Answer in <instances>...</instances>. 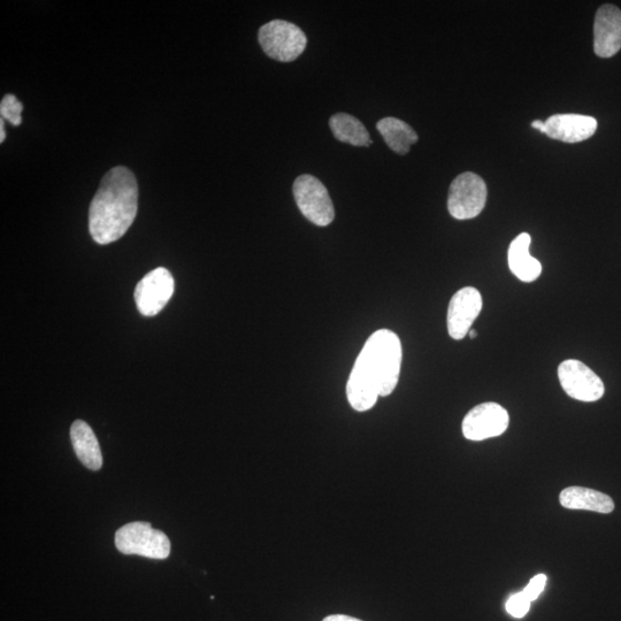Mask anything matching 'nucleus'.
Listing matches in <instances>:
<instances>
[{
    "mask_svg": "<svg viewBox=\"0 0 621 621\" xmlns=\"http://www.w3.org/2000/svg\"><path fill=\"white\" fill-rule=\"evenodd\" d=\"M403 350L400 337L388 329L375 332L364 345L347 385L352 409L371 410L380 396H389L400 380Z\"/></svg>",
    "mask_w": 621,
    "mask_h": 621,
    "instance_id": "f257e3e1",
    "label": "nucleus"
},
{
    "mask_svg": "<svg viewBox=\"0 0 621 621\" xmlns=\"http://www.w3.org/2000/svg\"><path fill=\"white\" fill-rule=\"evenodd\" d=\"M138 209V186L128 168L118 166L104 175L92 198L89 230L97 244L118 241L135 221Z\"/></svg>",
    "mask_w": 621,
    "mask_h": 621,
    "instance_id": "f03ea898",
    "label": "nucleus"
},
{
    "mask_svg": "<svg viewBox=\"0 0 621 621\" xmlns=\"http://www.w3.org/2000/svg\"><path fill=\"white\" fill-rule=\"evenodd\" d=\"M258 40L266 55L281 63H291L302 55L308 37L294 23L274 20L259 29Z\"/></svg>",
    "mask_w": 621,
    "mask_h": 621,
    "instance_id": "7ed1b4c3",
    "label": "nucleus"
},
{
    "mask_svg": "<svg viewBox=\"0 0 621 621\" xmlns=\"http://www.w3.org/2000/svg\"><path fill=\"white\" fill-rule=\"evenodd\" d=\"M115 546L125 555H138L151 559H166L171 554V541L167 535L148 523H130L115 533Z\"/></svg>",
    "mask_w": 621,
    "mask_h": 621,
    "instance_id": "20e7f679",
    "label": "nucleus"
},
{
    "mask_svg": "<svg viewBox=\"0 0 621 621\" xmlns=\"http://www.w3.org/2000/svg\"><path fill=\"white\" fill-rule=\"evenodd\" d=\"M293 191L298 209L306 219L319 227L332 224L335 210L324 183L312 175H301L296 179Z\"/></svg>",
    "mask_w": 621,
    "mask_h": 621,
    "instance_id": "39448f33",
    "label": "nucleus"
},
{
    "mask_svg": "<svg viewBox=\"0 0 621 621\" xmlns=\"http://www.w3.org/2000/svg\"><path fill=\"white\" fill-rule=\"evenodd\" d=\"M488 190L481 176L466 172L452 181L448 210L451 217L457 220H469L478 217L485 209Z\"/></svg>",
    "mask_w": 621,
    "mask_h": 621,
    "instance_id": "423d86ee",
    "label": "nucleus"
},
{
    "mask_svg": "<svg viewBox=\"0 0 621 621\" xmlns=\"http://www.w3.org/2000/svg\"><path fill=\"white\" fill-rule=\"evenodd\" d=\"M558 378L567 395L580 402H596L604 395V383L579 360H565L558 367Z\"/></svg>",
    "mask_w": 621,
    "mask_h": 621,
    "instance_id": "0eeeda50",
    "label": "nucleus"
},
{
    "mask_svg": "<svg viewBox=\"0 0 621 621\" xmlns=\"http://www.w3.org/2000/svg\"><path fill=\"white\" fill-rule=\"evenodd\" d=\"M174 293V279L164 267L156 268L138 282L135 302L145 317H155L165 308Z\"/></svg>",
    "mask_w": 621,
    "mask_h": 621,
    "instance_id": "6e6552de",
    "label": "nucleus"
},
{
    "mask_svg": "<svg viewBox=\"0 0 621 621\" xmlns=\"http://www.w3.org/2000/svg\"><path fill=\"white\" fill-rule=\"evenodd\" d=\"M509 413L497 403H482L466 414L463 434L467 440L483 441L500 436L509 427Z\"/></svg>",
    "mask_w": 621,
    "mask_h": 621,
    "instance_id": "1a4fd4ad",
    "label": "nucleus"
},
{
    "mask_svg": "<svg viewBox=\"0 0 621 621\" xmlns=\"http://www.w3.org/2000/svg\"><path fill=\"white\" fill-rule=\"evenodd\" d=\"M482 310V297L478 289L466 287L452 296L448 309V332L459 341L470 333L475 319Z\"/></svg>",
    "mask_w": 621,
    "mask_h": 621,
    "instance_id": "9d476101",
    "label": "nucleus"
},
{
    "mask_svg": "<svg viewBox=\"0 0 621 621\" xmlns=\"http://www.w3.org/2000/svg\"><path fill=\"white\" fill-rule=\"evenodd\" d=\"M621 49V11L615 5L598 9L594 23V51L598 57L611 58Z\"/></svg>",
    "mask_w": 621,
    "mask_h": 621,
    "instance_id": "9b49d317",
    "label": "nucleus"
},
{
    "mask_svg": "<svg viewBox=\"0 0 621 621\" xmlns=\"http://www.w3.org/2000/svg\"><path fill=\"white\" fill-rule=\"evenodd\" d=\"M597 120L581 114H555L546 121L544 134L565 143H579L592 137Z\"/></svg>",
    "mask_w": 621,
    "mask_h": 621,
    "instance_id": "f8f14e48",
    "label": "nucleus"
},
{
    "mask_svg": "<svg viewBox=\"0 0 621 621\" xmlns=\"http://www.w3.org/2000/svg\"><path fill=\"white\" fill-rule=\"evenodd\" d=\"M559 502L565 509L593 511L604 515L615 510V502L610 496L584 487L565 488L559 495Z\"/></svg>",
    "mask_w": 621,
    "mask_h": 621,
    "instance_id": "ddd939ff",
    "label": "nucleus"
},
{
    "mask_svg": "<svg viewBox=\"0 0 621 621\" xmlns=\"http://www.w3.org/2000/svg\"><path fill=\"white\" fill-rule=\"evenodd\" d=\"M532 239L527 233L520 234L509 248V267L520 281L534 282L542 273V265L529 253Z\"/></svg>",
    "mask_w": 621,
    "mask_h": 621,
    "instance_id": "4468645a",
    "label": "nucleus"
},
{
    "mask_svg": "<svg viewBox=\"0 0 621 621\" xmlns=\"http://www.w3.org/2000/svg\"><path fill=\"white\" fill-rule=\"evenodd\" d=\"M71 439L76 456L91 471H99L103 466V456L97 437L91 427L83 420H76L71 428Z\"/></svg>",
    "mask_w": 621,
    "mask_h": 621,
    "instance_id": "2eb2a0df",
    "label": "nucleus"
},
{
    "mask_svg": "<svg viewBox=\"0 0 621 621\" xmlns=\"http://www.w3.org/2000/svg\"><path fill=\"white\" fill-rule=\"evenodd\" d=\"M377 129L388 147L397 155H406L411 145L418 142L417 133L406 122L397 118L388 117L380 120Z\"/></svg>",
    "mask_w": 621,
    "mask_h": 621,
    "instance_id": "dca6fc26",
    "label": "nucleus"
},
{
    "mask_svg": "<svg viewBox=\"0 0 621 621\" xmlns=\"http://www.w3.org/2000/svg\"><path fill=\"white\" fill-rule=\"evenodd\" d=\"M329 127L337 141L355 145V147H370L372 144L367 129L354 115L347 113L334 114L329 120Z\"/></svg>",
    "mask_w": 621,
    "mask_h": 621,
    "instance_id": "f3484780",
    "label": "nucleus"
},
{
    "mask_svg": "<svg viewBox=\"0 0 621 621\" xmlns=\"http://www.w3.org/2000/svg\"><path fill=\"white\" fill-rule=\"evenodd\" d=\"M23 105L14 95H6L0 103V114L2 119L10 121L14 126H20L22 122L21 113Z\"/></svg>",
    "mask_w": 621,
    "mask_h": 621,
    "instance_id": "a211bd4d",
    "label": "nucleus"
},
{
    "mask_svg": "<svg viewBox=\"0 0 621 621\" xmlns=\"http://www.w3.org/2000/svg\"><path fill=\"white\" fill-rule=\"evenodd\" d=\"M531 603L524 592H521L510 597V600L506 603V610H508L511 616L521 618L529 611Z\"/></svg>",
    "mask_w": 621,
    "mask_h": 621,
    "instance_id": "6ab92c4d",
    "label": "nucleus"
},
{
    "mask_svg": "<svg viewBox=\"0 0 621 621\" xmlns=\"http://www.w3.org/2000/svg\"><path fill=\"white\" fill-rule=\"evenodd\" d=\"M547 577L544 574L536 575L529 584L524 589V594L527 596L528 600L533 602L538 598L546 587Z\"/></svg>",
    "mask_w": 621,
    "mask_h": 621,
    "instance_id": "aec40b11",
    "label": "nucleus"
},
{
    "mask_svg": "<svg viewBox=\"0 0 621 621\" xmlns=\"http://www.w3.org/2000/svg\"><path fill=\"white\" fill-rule=\"evenodd\" d=\"M322 621H362V620H359L357 618L350 617V616H345V615H333V616H328Z\"/></svg>",
    "mask_w": 621,
    "mask_h": 621,
    "instance_id": "412c9836",
    "label": "nucleus"
},
{
    "mask_svg": "<svg viewBox=\"0 0 621 621\" xmlns=\"http://www.w3.org/2000/svg\"><path fill=\"white\" fill-rule=\"evenodd\" d=\"M532 127L540 130V132L544 134V130H546V122H542L541 120L533 121Z\"/></svg>",
    "mask_w": 621,
    "mask_h": 621,
    "instance_id": "4be33fe9",
    "label": "nucleus"
},
{
    "mask_svg": "<svg viewBox=\"0 0 621 621\" xmlns=\"http://www.w3.org/2000/svg\"><path fill=\"white\" fill-rule=\"evenodd\" d=\"M6 134L4 129V119L0 120V143L5 141Z\"/></svg>",
    "mask_w": 621,
    "mask_h": 621,
    "instance_id": "5701e85b",
    "label": "nucleus"
},
{
    "mask_svg": "<svg viewBox=\"0 0 621 621\" xmlns=\"http://www.w3.org/2000/svg\"><path fill=\"white\" fill-rule=\"evenodd\" d=\"M469 334L471 336V339H475V337H477V332L473 331V329H471Z\"/></svg>",
    "mask_w": 621,
    "mask_h": 621,
    "instance_id": "b1692460",
    "label": "nucleus"
}]
</instances>
